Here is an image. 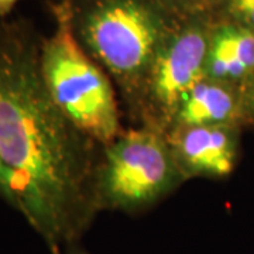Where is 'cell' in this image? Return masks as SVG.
<instances>
[{
	"mask_svg": "<svg viewBox=\"0 0 254 254\" xmlns=\"http://www.w3.org/2000/svg\"><path fill=\"white\" fill-rule=\"evenodd\" d=\"M40 47L28 24L0 21V155L16 177L20 213L60 254L99 213L102 145L55 103Z\"/></svg>",
	"mask_w": 254,
	"mask_h": 254,
	"instance_id": "6da1fadb",
	"label": "cell"
},
{
	"mask_svg": "<svg viewBox=\"0 0 254 254\" xmlns=\"http://www.w3.org/2000/svg\"><path fill=\"white\" fill-rule=\"evenodd\" d=\"M180 20L154 0H72L75 36L127 106Z\"/></svg>",
	"mask_w": 254,
	"mask_h": 254,
	"instance_id": "7a4b0ae2",
	"label": "cell"
},
{
	"mask_svg": "<svg viewBox=\"0 0 254 254\" xmlns=\"http://www.w3.org/2000/svg\"><path fill=\"white\" fill-rule=\"evenodd\" d=\"M55 28L41 38L40 65L47 88L60 109L100 145L119 137L122 127L116 86L75 36L72 0L51 4Z\"/></svg>",
	"mask_w": 254,
	"mask_h": 254,
	"instance_id": "3957f363",
	"label": "cell"
},
{
	"mask_svg": "<svg viewBox=\"0 0 254 254\" xmlns=\"http://www.w3.org/2000/svg\"><path fill=\"white\" fill-rule=\"evenodd\" d=\"M187 182L163 133L138 126L102 145L96 174L99 212L138 213Z\"/></svg>",
	"mask_w": 254,
	"mask_h": 254,
	"instance_id": "277c9868",
	"label": "cell"
},
{
	"mask_svg": "<svg viewBox=\"0 0 254 254\" xmlns=\"http://www.w3.org/2000/svg\"><path fill=\"white\" fill-rule=\"evenodd\" d=\"M212 24L209 16L181 18L177 23L127 106L138 126L163 134L170 130L184 95L205 76Z\"/></svg>",
	"mask_w": 254,
	"mask_h": 254,
	"instance_id": "5b68a950",
	"label": "cell"
},
{
	"mask_svg": "<svg viewBox=\"0 0 254 254\" xmlns=\"http://www.w3.org/2000/svg\"><path fill=\"white\" fill-rule=\"evenodd\" d=\"M165 137L187 181L220 180L236 167L239 126L178 127Z\"/></svg>",
	"mask_w": 254,
	"mask_h": 254,
	"instance_id": "8992f818",
	"label": "cell"
},
{
	"mask_svg": "<svg viewBox=\"0 0 254 254\" xmlns=\"http://www.w3.org/2000/svg\"><path fill=\"white\" fill-rule=\"evenodd\" d=\"M242 122V91L203 76L184 95L170 130L195 126H239Z\"/></svg>",
	"mask_w": 254,
	"mask_h": 254,
	"instance_id": "52a82bcc",
	"label": "cell"
},
{
	"mask_svg": "<svg viewBox=\"0 0 254 254\" xmlns=\"http://www.w3.org/2000/svg\"><path fill=\"white\" fill-rule=\"evenodd\" d=\"M254 73V31L235 23L213 21L209 37L205 78L242 91Z\"/></svg>",
	"mask_w": 254,
	"mask_h": 254,
	"instance_id": "ba28073f",
	"label": "cell"
},
{
	"mask_svg": "<svg viewBox=\"0 0 254 254\" xmlns=\"http://www.w3.org/2000/svg\"><path fill=\"white\" fill-rule=\"evenodd\" d=\"M210 18L235 23L254 31V0H219Z\"/></svg>",
	"mask_w": 254,
	"mask_h": 254,
	"instance_id": "9c48e42d",
	"label": "cell"
},
{
	"mask_svg": "<svg viewBox=\"0 0 254 254\" xmlns=\"http://www.w3.org/2000/svg\"><path fill=\"white\" fill-rule=\"evenodd\" d=\"M175 18H188L195 16H209L216 7L219 0H154Z\"/></svg>",
	"mask_w": 254,
	"mask_h": 254,
	"instance_id": "30bf717a",
	"label": "cell"
},
{
	"mask_svg": "<svg viewBox=\"0 0 254 254\" xmlns=\"http://www.w3.org/2000/svg\"><path fill=\"white\" fill-rule=\"evenodd\" d=\"M0 198L9 203L13 209L20 212L17 192H16V177L4 164L0 155Z\"/></svg>",
	"mask_w": 254,
	"mask_h": 254,
	"instance_id": "8fae6325",
	"label": "cell"
},
{
	"mask_svg": "<svg viewBox=\"0 0 254 254\" xmlns=\"http://www.w3.org/2000/svg\"><path fill=\"white\" fill-rule=\"evenodd\" d=\"M243 122L254 123V73L242 88Z\"/></svg>",
	"mask_w": 254,
	"mask_h": 254,
	"instance_id": "7c38bea8",
	"label": "cell"
},
{
	"mask_svg": "<svg viewBox=\"0 0 254 254\" xmlns=\"http://www.w3.org/2000/svg\"><path fill=\"white\" fill-rule=\"evenodd\" d=\"M18 0H0V18L6 17L14 9Z\"/></svg>",
	"mask_w": 254,
	"mask_h": 254,
	"instance_id": "4fadbf2b",
	"label": "cell"
}]
</instances>
